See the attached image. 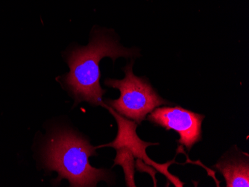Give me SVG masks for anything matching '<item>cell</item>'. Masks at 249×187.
Returning <instances> with one entry per match:
<instances>
[{"label": "cell", "mask_w": 249, "mask_h": 187, "mask_svg": "<svg viewBox=\"0 0 249 187\" xmlns=\"http://www.w3.org/2000/svg\"><path fill=\"white\" fill-rule=\"evenodd\" d=\"M240 149L231 151L218 161L215 168L220 171L225 178L227 187H249V155Z\"/></svg>", "instance_id": "6"}, {"label": "cell", "mask_w": 249, "mask_h": 187, "mask_svg": "<svg viewBox=\"0 0 249 187\" xmlns=\"http://www.w3.org/2000/svg\"><path fill=\"white\" fill-rule=\"evenodd\" d=\"M117 150V157L113 167L120 165L123 168L127 187H136L134 183V157L132 153L125 147H120Z\"/></svg>", "instance_id": "7"}, {"label": "cell", "mask_w": 249, "mask_h": 187, "mask_svg": "<svg viewBox=\"0 0 249 187\" xmlns=\"http://www.w3.org/2000/svg\"><path fill=\"white\" fill-rule=\"evenodd\" d=\"M205 117L176 106L157 107L148 116L147 120L166 131H176L179 135L178 143L190 152L193 146L202 139L201 124Z\"/></svg>", "instance_id": "4"}, {"label": "cell", "mask_w": 249, "mask_h": 187, "mask_svg": "<svg viewBox=\"0 0 249 187\" xmlns=\"http://www.w3.org/2000/svg\"><path fill=\"white\" fill-rule=\"evenodd\" d=\"M134 60L123 68L124 79H106L105 85L120 90L117 100H106V104L116 112L140 125L147 115L161 105L172 103L163 100L145 77L136 76L133 72Z\"/></svg>", "instance_id": "3"}, {"label": "cell", "mask_w": 249, "mask_h": 187, "mask_svg": "<svg viewBox=\"0 0 249 187\" xmlns=\"http://www.w3.org/2000/svg\"><path fill=\"white\" fill-rule=\"evenodd\" d=\"M104 107L107 109V111L115 118L117 125H118V133H117V137L113 142L107 143V144L96 146V149L103 147H111L115 149L120 147H125L132 153L134 157L139 159V160H142L146 164L155 167L156 170L164 174L166 178L169 181H171V182L173 183L176 187H182L184 185V184L180 182L178 178L172 175L167 171L168 167L172 163H174V161L164 163V164H158L147 157L145 149L148 146H156V145H158V143H151V142H145L141 140L136 132V129L138 126V124L128 119L124 118V117L116 112L114 109L107 106V104H106Z\"/></svg>", "instance_id": "5"}, {"label": "cell", "mask_w": 249, "mask_h": 187, "mask_svg": "<svg viewBox=\"0 0 249 187\" xmlns=\"http://www.w3.org/2000/svg\"><path fill=\"white\" fill-rule=\"evenodd\" d=\"M97 155L96 146L89 139L71 129L53 132L43 149L45 167L58 173L54 185L63 179L72 187H96L100 181L110 185L113 176L110 170L96 169L89 163V157Z\"/></svg>", "instance_id": "2"}, {"label": "cell", "mask_w": 249, "mask_h": 187, "mask_svg": "<svg viewBox=\"0 0 249 187\" xmlns=\"http://www.w3.org/2000/svg\"><path fill=\"white\" fill-rule=\"evenodd\" d=\"M70 72L60 78L61 84L75 100V105L86 102L93 106H103L106 90L100 85L99 63L106 57L115 62L118 58L139 57L138 48H125L119 43L113 30H92L90 40L86 47L75 46L64 52Z\"/></svg>", "instance_id": "1"}]
</instances>
